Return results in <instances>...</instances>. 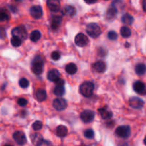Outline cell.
<instances>
[{"label":"cell","instance_id":"obj_1","mask_svg":"<svg viewBox=\"0 0 146 146\" xmlns=\"http://www.w3.org/2000/svg\"><path fill=\"white\" fill-rule=\"evenodd\" d=\"M44 59L40 56H37L34 58L32 62V67L31 70L36 75H39L43 73L44 71Z\"/></svg>","mask_w":146,"mask_h":146},{"label":"cell","instance_id":"obj_2","mask_svg":"<svg viewBox=\"0 0 146 146\" xmlns=\"http://www.w3.org/2000/svg\"><path fill=\"white\" fill-rule=\"evenodd\" d=\"M94 89V84L90 81H86V82L83 83L79 87L80 93L85 97H90L91 96H92Z\"/></svg>","mask_w":146,"mask_h":146},{"label":"cell","instance_id":"obj_3","mask_svg":"<svg viewBox=\"0 0 146 146\" xmlns=\"http://www.w3.org/2000/svg\"><path fill=\"white\" fill-rule=\"evenodd\" d=\"M86 32L92 38H97L101 35V29L97 24L91 23L87 25Z\"/></svg>","mask_w":146,"mask_h":146},{"label":"cell","instance_id":"obj_4","mask_svg":"<svg viewBox=\"0 0 146 146\" xmlns=\"http://www.w3.org/2000/svg\"><path fill=\"white\" fill-rule=\"evenodd\" d=\"M131 128L128 125H121L115 130V134L120 138H126L131 135Z\"/></svg>","mask_w":146,"mask_h":146},{"label":"cell","instance_id":"obj_5","mask_svg":"<svg viewBox=\"0 0 146 146\" xmlns=\"http://www.w3.org/2000/svg\"><path fill=\"white\" fill-rule=\"evenodd\" d=\"M11 34L13 36L19 37L21 40H25L27 37V31L23 27H17L13 29Z\"/></svg>","mask_w":146,"mask_h":146},{"label":"cell","instance_id":"obj_6","mask_svg":"<svg viewBox=\"0 0 146 146\" xmlns=\"http://www.w3.org/2000/svg\"><path fill=\"white\" fill-rule=\"evenodd\" d=\"M13 138L15 142L19 145H23L27 143V138H26L25 134L22 131H16L13 134Z\"/></svg>","mask_w":146,"mask_h":146},{"label":"cell","instance_id":"obj_7","mask_svg":"<svg viewBox=\"0 0 146 146\" xmlns=\"http://www.w3.org/2000/svg\"><path fill=\"white\" fill-rule=\"evenodd\" d=\"M54 108L58 111H64L66 108L67 107V102L64 98H56L53 103Z\"/></svg>","mask_w":146,"mask_h":146},{"label":"cell","instance_id":"obj_8","mask_svg":"<svg viewBox=\"0 0 146 146\" xmlns=\"http://www.w3.org/2000/svg\"><path fill=\"white\" fill-rule=\"evenodd\" d=\"M95 113L94 111H90V110H85L83 111L80 115L81 119L84 123H90L94 120Z\"/></svg>","mask_w":146,"mask_h":146},{"label":"cell","instance_id":"obj_9","mask_svg":"<svg viewBox=\"0 0 146 146\" xmlns=\"http://www.w3.org/2000/svg\"><path fill=\"white\" fill-rule=\"evenodd\" d=\"M75 43L79 47L85 46L88 43V39L85 34H83V33H79L76 36Z\"/></svg>","mask_w":146,"mask_h":146},{"label":"cell","instance_id":"obj_10","mask_svg":"<svg viewBox=\"0 0 146 146\" xmlns=\"http://www.w3.org/2000/svg\"><path fill=\"white\" fill-rule=\"evenodd\" d=\"M129 104L130 106L135 109H141L144 105L143 101L138 97H132L130 98Z\"/></svg>","mask_w":146,"mask_h":146},{"label":"cell","instance_id":"obj_11","mask_svg":"<svg viewBox=\"0 0 146 146\" xmlns=\"http://www.w3.org/2000/svg\"><path fill=\"white\" fill-rule=\"evenodd\" d=\"M133 90L138 94L145 95L146 94V86L143 82L141 81H135L133 84Z\"/></svg>","mask_w":146,"mask_h":146},{"label":"cell","instance_id":"obj_12","mask_svg":"<svg viewBox=\"0 0 146 146\" xmlns=\"http://www.w3.org/2000/svg\"><path fill=\"white\" fill-rule=\"evenodd\" d=\"M30 14L34 19H40L43 15V10L40 6H33L30 8Z\"/></svg>","mask_w":146,"mask_h":146},{"label":"cell","instance_id":"obj_13","mask_svg":"<svg viewBox=\"0 0 146 146\" xmlns=\"http://www.w3.org/2000/svg\"><path fill=\"white\" fill-rule=\"evenodd\" d=\"M98 112H99L100 115H101L103 119H109V118H112L113 116L112 111L107 106H104L99 108Z\"/></svg>","mask_w":146,"mask_h":146},{"label":"cell","instance_id":"obj_14","mask_svg":"<svg viewBox=\"0 0 146 146\" xmlns=\"http://www.w3.org/2000/svg\"><path fill=\"white\" fill-rule=\"evenodd\" d=\"M47 6L52 11H58L61 9L59 0H47Z\"/></svg>","mask_w":146,"mask_h":146},{"label":"cell","instance_id":"obj_15","mask_svg":"<svg viewBox=\"0 0 146 146\" xmlns=\"http://www.w3.org/2000/svg\"><path fill=\"white\" fill-rule=\"evenodd\" d=\"M30 138H31V143L35 146H40L44 142V138H43L42 135L39 133H36L31 134Z\"/></svg>","mask_w":146,"mask_h":146},{"label":"cell","instance_id":"obj_16","mask_svg":"<svg viewBox=\"0 0 146 146\" xmlns=\"http://www.w3.org/2000/svg\"><path fill=\"white\" fill-rule=\"evenodd\" d=\"M93 68L96 72L104 73L106 70V65L104 61H98L93 64Z\"/></svg>","mask_w":146,"mask_h":146},{"label":"cell","instance_id":"obj_17","mask_svg":"<svg viewBox=\"0 0 146 146\" xmlns=\"http://www.w3.org/2000/svg\"><path fill=\"white\" fill-rule=\"evenodd\" d=\"M117 13H118V9L115 7H114L113 5L111 6V7L108 9V10H107V19L109 20H113V19L115 18V17H116L117 15Z\"/></svg>","mask_w":146,"mask_h":146},{"label":"cell","instance_id":"obj_18","mask_svg":"<svg viewBox=\"0 0 146 146\" xmlns=\"http://www.w3.org/2000/svg\"><path fill=\"white\" fill-rule=\"evenodd\" d=\"M62 21V17L61 16H54L52 17L51 23V27L53 29H57L59 27L60 24Z\"/></svg>","mask_w":146,"mask_h":146},{"label":"cell","instance_id":"obj_19","mask_svg":"<svg viewBox=\"0 0 146 146\" xmlns=\"http://www.w3.org/2000/svg\"><path fill=\"white\" fill-rule=\"evenodd\" d=\"M59 71L57 69H51V71H48V79L51 81H55L57 78H59Z\"/></svg>","mask_w":146,"mask_h":146},{"label":"cell","instance_id":"obj_20","mask_svg":"<svg viewBox=\"0 0 146 146\" xmlns=\"http://www.w3.org/2000/svg\"><path fill=\"white\" fill-rule=\"evenodd\" d=\"M67 134H68V128H66L64 125H59V126L57 127L56 128V135L58 137H63L66 136Z\"/></svg>","mask_w":146,"mask_h":146},{"label":"cell","instance_id":"obj_21","mask_svg":"<svg viewBox=\"0 0 146 146\" xmlns=\"http://www.w3.org/2000/svg\"><path fill=\"white\" fill-rule=\"evenodd\" d=\"M36 96L37 100H38L39 102H42V101H44L46 99L47 94L44 89H38V91H36Z\"/></svg>","mask_w":146,"mask_h":146},{"label":"cell","instance_id":"obj_22","mask_svg":"<svg viewBox=\"0 0 146 146\" xmlns=\"http://www.w3.org/2000/svg\"><path fill=\"white\" fill-rule=\"evenodd\" d=\"M63 14L67 16H74L76 14V9L73 6H66L64 8L62 11Z\"/></svg>","mask_w":146,"mask_h":146},{"label":"cell","instance_id":"obj_23","mask_svg":"<svg viewBox=\"0 0 146 146\" xmlns=\"http://www.w3.org/2000/svg\"><path fill=\"white\" fill-rule=\"evenodd\" d=\"M66 71L71 75L75 74L77 71L76 65L74 63H70V64H67L66 66Z\"/></svg>","mask_w":146,"mask_h":146},{"label":"cell","instance_id":"obj_24","mask_svg":"<svg viewBox=\"0 0 146 146\" xmlns=\"http://www.w3.org/2000/svg\"><path fill=\"white\" fill-rule=\"evenodd\" d=\"M135 71L138 75L141 76L145 74L146 72V66L143 64H138V65L135 66Z\"/></svg>","mask_w":146,"mask_h":146},{"label":"cell","instance_id":"obj_25","mask_svg":"<svg viewBox=\"0 0 146 146\" xmlns=\"http://www.w3.org/2000/svg\"><path fill=\"white\" fill-rule=\"evenodd\" d=\"M134 19L131 14H125L122 17V21L125 24H128V25H131V24L133 23Z\"/></svg>","mask_w":146,"mask_h":146},{"label":"cell","instance_id":"obj_26","mask_svg":"<svg viewBox=\"0 0 146 146\" xmlns=\"http://www.w3.org/2000/svg\"><path fill=\"white\" fill-rule=\"evenodd\" d=\"M41 32L38 30H35V31H33L30 34V39L34 41V42H36V41H38L41 38Z\"/></svg>","mask_w":146,"mask_h":146},{"label":"cell","instance_id":"obj_27","mask_svg":"<svg viewBox=\"0 0 146 146\" xmlns=\"http://www.w3.org/2000/svg\"><path fill=\"white\" fill-rule=\"evenodd\" d=\"M121 34L124 38H128L131 36V30L128 27H123L121 29Z\"/></svg>","mask_w":146,"mask_h":146},{"label":"cell","instance_id":"obj_28","mask_svg":"<svg viewBox=\"0 0 146 146\" xmlns=\"http://www.w3.org/2000/svg\"><path fill=\"white\" fill-rule=\"evenodd\" d=\"M54 94L57 96H62L65 94V88L64 86H56L54 91Z\"/></svg>","mask_w":146,"mask_h":146},{"label":"cell","instance_id":"obj_29","mask_svg":"<svg viewBox=\"0 0 146 146\" xmlns=\"http://www.w3.org/2000/svg\"><path fill=\"white\" fill-rule=\"evenodd\" d=\"M11 44L14 47H19L21 46V39L19 37L13 36L11 38Z\"/></svg>","mask_w":146,"mask_h":146},{"label":"cell","instance_id":"obj_30","mask_svg":"<svg viewBox=\"0 0 146 146\" xmlns=\"http://www.w3.org/2000/svg\"><path fill=\"white\" fill-rule=\"evenodd\" d=\"M43 123L39 121H36L32 124V128L34 131H39L42 128Z\"/></svg>","mask_w":146,"mask_h":146},{"label":"cell","instance_id":"obj_31","mask_svg":"<svg viewBox=\"0 0 146 146\" xmlns=\"http://www.w3.org/2000/svg\"><path fill=\"white\" fill-rule=\"evenodd\" d=\"M29 85V82L25 78H22L19 80V86L23 88H27Z\"/></svg>","mask_w":146,"mask_h":146},{"label":"cell","instance_id":"obj_32","mask_svg":"<svg viewBox=\"0 0 146 146\" xmlns=\"http://www.w3.org/2000/svg\"><path fill=\"white\" fill-rule=\"evenodd\" d=\"M9 19V16L6 11H0V21H5Z\"/></svg>","mask_w":146,"mask_h":146},{"label":"cell","instance_id":"obj_33","mask_svg":"<svg viewBox=\"0 0 146 146\" xmlns=\"http://www.w3.org/2000/svg\"><path fill=\"white\" fill-rule=\"evenodd\" d=\"M84 136L88 139H91L94 137V132L92 129H87L84 132Z\"/></svg>","mask_w":146,"mask_h":146},{"label":"cell","instance_id":"obj_34","mask_svg":"<svg viewBox=\"0 0 146 146\" xmlns=\"http://www.w3.org/2000/svg\"><path fill=\"white\" fill-rule=\"evenodd\" d=\"M108 38L111 41H115L118 38V34L114 31H111L108 33Z\"/></svg>","mask_w":146,"mask_h":146},{"label":"cell","instance_id":"obj_35","mask_svg":"<svg viewBox=\"0 0 146 146\" xmlns=\"http://www.w3.org/2000/svg\"><path fill=\"white\" fill-rule=\"evenodd\" d=\"M60 58H61V54L58 51H54L51 54V58L54 61H58L60 59Z\"/></svg>","mask_w":146,"mask_h":146},{"label":"cell","instance_id":"obj_36","mask_svg":"<svg viewBox=\"0 0 146 146\" xmlns=\"http://www.w3.org/2000/svg\"><path fill=\"white\" fill-rule=\"evenodd\" d=\"M17 103H18V104L20 106H25L27 104V100L25 99L24 98H20L17 101Z\"/></svg>","mask_w":146,"mask_h":146},{"label":"cell","instance_id":"obj_37","mask_svg":"<svg viewBox=\"0 0 146 146\" xmlns=\"http://www.w3.org/2000/svg\"><path fill=\"white\" fill-rule=\"evenodd\" d=\"M54 83L56 84V85L59 86H64V84H65V81H64V80L60 78H57V79L54 81Z\"/></svg>","mask_w":146,"mask_h":146},{"label":"cell","instance_id":"obj_38","mask_svg":"<svg viewBox=\"0 0 146 146\" xmlns=\"http://www.w3.org/2000/svg\"><path fill=\"white\" fill-rule=\"evenodd\" d=\"M6 36V31L3 27H0V38H4Z\"/></svg>","mask_w":146,"mask_h":146},{"label":"cell","instance_id":"obj_39","mask_svg":"<svg viewBox=\"0 0 146 146\" xmlns=\"http://www.w3.org/2000/svg\"><path fill=\"white\" fill-rule=\"evenodd\" d=\"M40 146H51V143L50 142H48V141H44V142L42 143V144Z\"/></svg>","mask_w":146,"mask_h":146},{"label":"cell","instance_id":"obj_40","mask_svg":"<svg viewBox=\"0 0 146 146\" xmlns=\"http://www.w3.org/2000/svg\"><path fill=\"white\" fill-rule=\"evenodd\" d=\"M142 5H143V10L145 11H146V0H143Z\"/></svg>","mask_w":146,"mask_h":146},{"label":"cell","instance_id":"obj_41","mask_svg":"<svg viewBox=\"0 0 146 146\" xmlns=\"http://www.w3.org/2000/svg\"><path fill=\"white\" fill-rule=\"evenodd\" d=\"M84 1L88 4H94L95 2H96L97 0H84Z\"/></svg>","mask_w":146,"mask_h":146},{"label":"cell","instance_id":"obj_42","mask_svg":"<svg viewBox=\"0 0 146 146\" xmlns=\"http://www.w3.org/2000/svg\"><path fill=\"white\" fill-rule=\"evenodd\" d=\"M14 1H15L16 2H22L24 0H14Z\"/></svg>","mask_w":146,"mask_h":146},{"label":"cell","instance_id":"obj_43","mask_svg":"<svg viewBox=\"0 0 146 146\" xmlns=\"http://www.w3.org/2000/svg\"><path fill=\"white\" fill-rule=\"evenodd\" d=\"M125 46H126L127 48H128V47H129L130 46L129 44H128V43H126V44H125Z\"/></svg>","mask_w":146,"mask_h":146},{"label":"cell","instance_id":"obj_44","mask_svg":"<svg viewBox=\"0 0 146 146\" xmlns=\"http://www.w3.org/2000/svg\"><path fill=\"white\" fill-rule=\"evenodd\" d=\"M144 143H145V145H146V136H145V139H144Z\"/></svg>","mask_w":146,"mask_h":146},{"label":"cell","instance_id":"obj_45","mask_svg":"<svg viewBox=\"0 0 146 146\" xmlns=\"http://www.w3.org/2000/svg\"><path fill=\"white\" fill-rule=\"evenodd\" d=\"M5 146H13V145H6Z\"/></svg>","mask_w":146,"mask_h":146}]
</instances>
